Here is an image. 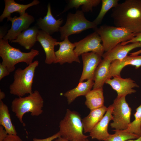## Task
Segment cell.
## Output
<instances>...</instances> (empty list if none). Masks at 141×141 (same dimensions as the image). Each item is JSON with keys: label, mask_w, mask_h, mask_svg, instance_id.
Masks as SVG:
<instances>
[{"label": "cell", "mask_w": 141, "mask_h": 141, "mask_svg": "<svg viewBox=\"0 0 141 141\" xmlns=\"http://www.w3.org/2000/svg\"><path fill=\"white\" fill-rule=\"evenodd\" d=\"M116 26L136 34L141 32V0H126L113 8L111 15Z\"/></svg>", "instance_id": "6da1fadb"}, {"label": "cell", "mask_w": 141, "mask_h": 141, "mask_svg": "<svg viewBox=\"0 0 141 141\" xmlns=\"http://www.w3.org/2000/svg\"><path fill=\"white\" fill-rule=\"evenodd\" d=\"M43 99L37 90L25 97L15 98L12 101L11 109L24 126L26 124L23 120L24 114L30 112L32 116H38L43 112Z\"/></svg>", "instance_id": "7a4b0ae2"}, {"label": "cell", "mask_w": 141, "mask_h": 141, "mask_svg": "<svg viewBox=\"0 0 141 141\" xmlns=\"http://www.w3.org/2000/svg\"><path fill=\"white\" fill-rule=\"evenodd\" d=\"M8 42V40L0 39V56L2 60V63L10 73L14 70L15 65L18 63L24 62L28 65L31 64L39 54L38 50L33 49L29 52H22L11 46Z\"/></svg>", "instance_id": "3957f363"}, {"label": "cell", "mask_w": 141, "mask_h": 141, "mask_svg": "<svg viewBox=\"0 0 141 141\" xmlns=\"http://www.w3.org/2000/svg\"><path fill=\"white\" fill-rule=\"evenodd\" d=\"M61 137L70 141H83L90 136L84 135L82 119L77 112L69 109L59 124Z\"/></svg>", "instance_id": "277c9868"}, {"label": "cell", "mask_w": 141, "mask_h": 141, "mask_svg": "<svg viewBox=\"0 0 141 141\" xmlns=\"http://www.w3.org/2000/svg\"><path fill=\"white\" fill-rule=\"evenodd\" d=\"M39 64L36 60L24 69L19 68L14 75V80L9 86L10 93L18 97L32 93V86L36 69Z\"/></svg>", "instance_id": "5b68a950"}, {"label": "cell", "mask_w": 141, "mask_h": 141, "mask_svg": "<svg viewBox=\"0 0 141 141\" xmlns=\"http://www.w3.org/2000/svg\"><path fill=\"white\" fill-rule=\"evenodd\" d=\"M94 30L100 36L105 52L120 43L131 39L136 34L124 28L105 25Z\"/></svg>", "instance_id": "8992f818"}, {"label": "cell", "mask_w": 141, "mask_h": 141, "mask_svg": "<svg viewBox=\"0 0 141 141\" xmlns=\"http://www.w3.org/2000/svg\"><path fill=\"white\" fill-rule=\"evenodd\" d=\"M97 26L93 21L86 18L81 10H78L74 14L69 13L67 15L65 24L59 29L60 39L63 40L70 35L79 33L88 29H94Z\"/></svg>", "instance_id": "52a82bcc"}, {"label": "cell", "mask_w": 141, "mask_h": 141, "mask_svg": "<svg viewBox=\"0 0 141 141\" xmlns=\"http://www.w3.org/2000/svg\"><path fill=\"white\" fill-rule=\"evenodd\" d=\"M125 97L117 96L112 104L113 119L110 126L115 130H126L131 122L132 109L126 102Z\"/></svg>", "instance_id": "ba28073f"}, {"label": "cell", "mask_w": 141, "mask_h": 141, "mask_svg": "<svg viewBox=\"0 0 141 141\" xmlns=\"http://www.w3.org/2000/svg\"><path fill=\"white\" fill-rule=\"evenodd\" d=\"M101 42L100 36L95 31L80 40L74 42V51L78 56L89 51L96 53L102 56L104 50Z\"/></svg>", "instance_id": "9c48e42d"}, {"label": "cell", "mask_w": 141, "mask_h": 141, "mask_svg": "<svg viewBox=\"0 0 141 141\" xmlns=\"http://www.w3.org/2000/svg\"><path fill=\"white\" fill-rule=\"evenodd\" d=\"M34 20L32 16L26 12L19 17L15 16L12 17L10 16L8 17L7 21L11 22V26L3 39L10 42L15 39L19 34L28 28Z\"/></svg>", "instance_id": "30bf717a"}, {"label": "cell", "mask_w": 141, "mask_h": 141, "mask_svg": "<svg viewBox=\"0 0 141 141\" xmlns=\"http://www.w3.org/2000/svg\"><path fill=\"white\" fill-rule=\"evenodd\" d=\"M57 45H59V48L55 52V58L53 63L62 64L66 63H70L73 62L80 63L79 56L74 51L75 44L69 41L68 37L66 38L62 42H57Z\"/></svg>", "instance_id": "8fae6325"}, {"label": "cell", "mask_w": 141, "mask_h": 141, "mask_svg": "<svg viewBox=\"0 0 141 141\" xmlns=\"http://www.w3.org/2000/svg\"><path fill=\"white\" fill-rule=\"evenodd\" d=\"M81 55L83 67L79 82L90 79L93 80L95 72L102 60V56L92 52L85 53Z\"/></svg>", "instance_id": "7c38bea8"}, {"label": "cell", "mask_w": 141, "mask_h": 141, "mask_svg": "<svg viewBox=\"0 0 141 141\" xmlns=\"http://www.w3.org/2000/svg\"><path fill=\"white\" fill-rule=\"evenodd\" d=\"M113 77L112 79H107L105 83L109 85L116 91L118 96H126L128 94L134 93L136 91L133 88L139 87L133 80L130 78H123L119 76Z\"/></svg>", "instance_id": "4fadbf2b"}, {"label": "cell", "mask_w": 141, "mask_h": 141, "mask_svg": "<svg viewBox=\"0 0 141 141\" xmlns=\"http://www.w3.org/2000/svg\"><path fill=\"white\" fill-rule=\"evenodd\" d=\"M113 109L112 105L107 108L104 116L89 132V136L92 139L104 141L108 137L110 134L108 132V126L110 121L113 119Z\"/></svg>", "instance_id": "5bb4252c"}, {"label": "cell", "mask_w": 141, "mask_h": 141, "mask_svg": "<svg viewBox=\"0 0 141 141\" xmlns=\"http://www.w3.org/2000/svg\"><path fill=\"white\" fill-rule=\"evenodd\" d=\"M37 39V41L41 44L45 54V63L49 64L54 63L55 58L54 48L57 45V40L42 30L39 31Z\"/></svg>", "instance_id": "9a60e30c"}, {"label": "cell", "mask_w": 141, "mask_h": 141, "mask_svg": "<svg viewBox=\"0 0 141 141\" xmlns=\"http://www.w3.org/2000/svg\"><path fill=\"white\" fill-rule=\"evenodd\" d=\"M128 65H131L138 69L141 66V55H127L123 59L111 62L109 68L108 79L116 76H121V72L123 68Z\"/></svg>", "instance_id": "2e32d148"}, {"label": "cell", "mask_w": 141, "mask_h": 141, "mask_svg": "<svg viewBox=\"0 0 141 141\" xmlns=\"http://www.w3.org/2000/svg\"><path fill=\"white\" fill-rule=\"evenodd\" d=\"M63 21L61 19L56 20L53 16L51 11L50 4L49 3L46 15L43 18L39 19L37 21V25L41 30L51 35L59 31Z\"/></svg>", "instance_id": "e0dca14e"}, {"label": "cell", "mask_w": 141, "mask_h": 141, "mask_svg": "<svg viewBox=\"0 0 141 141\" xmlns=\"http://www.w3.org/2000/svg\"><path fill=\"white\" fill-rule=\"evenodd\" d=\"M141 47V43L137 42L122 45L120 43L110 50L104 53L102 55L103 58L107 59L111 62L116 60H121L127 56L132 50Z\"/></svg>", "instance_id": "ac0fdd59"}, {"label": "cell", "mask_w": 141, "mask_h": 141, "mask_svg": "<svg viewBox=\"0 0 141 141\" xmlns=\"http://www.w3.org/2000/svg\"><path fill=\"white\" fill-rule=\"evenodd\" d=\"M36 26L28 28L22 31L11 43H16L27 50L31 49L37 41V36L39 31Z\"/></svg>", "instance_id": "d6986e66"}, {"label": "cell", "mask_w": 141, "mask_h": 141, "mask_svg": "<svg viewBox=\"0 0 141 141\" xmlns=\"http://www.w3.org/2000/svg\"><path fill=\"white\" fill-rule=\"evenodd\" d=\"M5 6L2 15L0 16V21H2L5 18L11 16V14L17 12L21 16L24 14L26 10L30 7L36 5L39 3L38 0H34L27 4H21L17 3L14 0H4Z\"/></svg>", "instance_id": "ffe728a7"}, {"label": "cell", "mask_w": 141, "mask_h": 141, "mask_svg": "<svg viewBox=\"0 0 141 141\" xmlns=\"http://www.w3.org/2000/svg\"><path fill=\"white\" fill-rule=\"evenodd\" d=\"M111 62L103 58L96 68L94 74L93 89L103 88L106 81L108 79L109 68Z\"/></svg>", "instance_id": "44dd1931"}, {"label": "cell", "mask_w": 141, "mask_h": 141, "mask_svg": "<svg viewBox=\"0 0 141 141\" xmlns=\"http://www.w3.org/2000/svg\"><path fill=\"white\" fill-rule=\"evenodd\" d=\"M107 109V108L104 105L90 110L88 115L82 119L84 133L90 132L104 116Z\"/></svg>", "instance_id": "7402d4cb"}, {"label": "cell", "mask_w": 141, "mask_h": 141, "mask_svg": "<svg viewBox=\"0 0 141 141\" xmlns=\"http://www.w3.org/2000/svg\"><path fill=\"white\" fill-rule=\"evenodd\" d=\"M94 84L93 80L90 79L85 82H79L74 88L68 91L64 94L67 99L68 104H70L77 97L85 96L93 87Z\"/></svg>", "instance_id": "603a6c76"}, {"label": "cell", "mask_w": 141, "mask_h": 141, "mask_svg": "<svg viewBox=\"0 0 141 141\" xmlns=\"http://www.w3.org/2000/svg\"><path fill=\"white\" fill-rule=\"evenodd\" d=\"M85 96L86 98L85 104L90 110L104 105L103 88L93 89Z\"/></svg>", "instance_id": "cb8c5ba5"}, {"label": "cell", "mask_w": 141, "mask_h": 141, "mask_svg": "<svg viewBox=\"0 0 141 141\" xmlns=\"http://www.w3.org/2000/svg\"><path fill=\"white\" fill-rule=\"evenodd\" d=\"M0 125L4 127L8 134H17L12 122L8 107L2 101H0Z\"/></svg>", "instance_id": "d4e9b609"}, {"label": "cell", "mask_w": 141, "mask_h": 141, "mask_svg": "<svg viewBox=\"0 0 141 141\" xmlns=\"http://www.w3.org/2000/svg\"><path fill=\"white\" fill-rule=\"evenodd\" d=\"M62 13L73 8L77 9L81 5L82 11L84 12L92 11L93 7H96L101 2L100 0H70Z\"/></svg>", "instance_id": "484cf974"}, {"label": "cell", "mask_w": 141, "mask_h": 141, "mask_svg": "<svg viewBox=\"0 0 141 141\" xmlns=\"http://www.w3.org/2000/svg\"><path fill=\"white\" fill-rule=\"evenodd\" d=\"M118 0H102V5L100 12L93 22L97 26L100 24L108 11L118 4Z\"/></svg>", "instance_id": "4316f807"}, {"label": "cell", "mask_w": 141, "mask_h": 141, "mask_svg": "<svg viewBox=\"0 0 141 141\" xmlns=\"http://www.w3.org/2000/svg\"><path fill=\"white\" fill-rule=\"evenodd\" d=\"M134 120L130 124L128 128L124 130L139 136L141 135V104L136 109Z\"/></svg>", "instance_id": "83f0119b"}, {"label": "cell", "mask_w": 141, "mask_h": 141, "mask_svg": "<svg viewBox=\"0 0 141 141\" xmlns=\"http://www.w3.org/2000/svg\"><path fill=\"white\" fill-rule=\"evenodd\" d=\"M115 133L110 134L108 138L104 141H126L131 139L137 138L139 136L125 130H113Z\"/></svg>", "instance_id": "f1b7e54d"}, {"label": "cell", "mask_w": 141, "mask_h": 141, "mask_svg": "<svg viewBox=\"0 0 141 141\" xmlns=\"http://www.w3.org/2000/svg\"><path fill=\"white\" fill-rule=\"evenodd\" d=\"M137 42L141 43V32L136 34L135 36L131 39L121 43L122 45H124L128 43ZM140 54H141V49L137 51L130 53L131 55H139Z\"/></svg>", "instance_id": "f546056e"}, {"label": "cell", "mask_w": 141, "mask_h": 141, "mask_svg": "<svg viewBox=\"0 0 141 141\" xmlns=\"http://www.w3.org/2000/svg\"><path fill=\"white\" fill-rule=\"evenodd\" d=\"M60 137H61V135L58 131L53 135L45 138L39 139L34 138L33 139V141H52Z\"/></svg>", "instance_id": "4dcf8cb0"}, {"label": "cell", "mask_w": 141, "mask_h": 141, "mask_svg": "<svg viewBox=\"0 0 141 141\" xmlns=\"http://www.w3.org/2000/svg\"><path fill=\"white\" fill-rule=\"evenodd\" d=\"M10 72L6 67L2 63H0V80L5 77L9 75Z\"/></svg>", "instance_id": "1f68e13d"}, {"label": "cell", "mask_w": 141, "mask_h": 141, "mask_svg": "<svg viewBox=\"0 0 141 141\" xmlns=\"http://www.w3.org/2000/svg\"><path fill=\"white\" fill-rule=\"evenodd\" d=\"M3 141H23L17 134H8Z\"/></svg>", "instance_id": "d6a6232c"}, {"label": "cell", "mask_w": 141, "mask_h": 141, "mask_svg": "<svg viewBox=\"0 0 141 141\" xmlns=\"http://www.w3.org/2000/svg\"><path fill=\"white\" fill-rule=\"evenodd\" d=\"M8 135L4 127L0 126V141H3Z\"/></svg>", "instance_id": "836d02e7"}, {"label": "cell", "mask_w": 141, "mask_h": 141, "mask_svg": "<svg viewBox=\"0 0 141 141\" xmlns=\"http://www.w3.org/2000/svg\"><path fill=\"white\" fill-rule=\"evenodd\" d=\"M54 141H70L62 137L58 138L56 139ZM72 141H76L75 140H73Z\"/></svg>", "instance_id": "e575fe53"}, {"label": "cell", "mask_w": 141, "mask_h": 141, "mask_svg": "<svg viewBox=\"0 0 141 141\" xmlns=\"http://www.w3.org/2000/svg\"><path fill=\"white\" fill-rule=\"evenodd\" d=\"M5 97V94L2 91L0 90V101L4 99Z\"/></svg>", "instance_id": "d590c367"}, {"label": "cell", "mask_w": 141, "mask_h": 141, "mask_svg": "<svg viewBox=\"0 0 141 141\" xmlns=\"http://www.w3.org/2000/svg\"><path fill=\"white\" fill-rule=\"evenodd\" d=\"M126 141H141V135L137 138L135 139H131L128 140Z\"/></svg>", "instance_id": "8d00e7d4"}, {"label": "cell", "mask_w": 141, "mask_h": 141, "mask_svg": "<svg viewBox=\"0 0 141 141\" xmlns=\"http://www.w3.org/2000/svg\"><path fill=\"white\" fill-rule=\"evenodd\" d=\"M83 141H89V140L87 139V138L85 139Z\"/></svg>", "instance_id": "74e56055"}]
</instances>
